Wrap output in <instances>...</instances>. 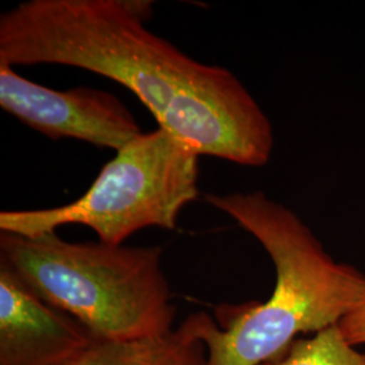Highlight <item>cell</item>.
<instances>
[{
    "label": "cell",
    "mask_w": 365,
    "mask_h": 365,
    "mask_svg": "<svg viewBox=\"0 0 365 365\" xmlns=\"http://www.w3.org/2000/svg\"><path fill=\"white\" fill-rule=\"evenodd\" d=\"M337 327L349 345L357 348L365 344V288L352 309L339 319Z\"/></svg>",
    "instance_id": "9c48e42d"
},
{
    "label": "cell",
    "mask_w": 365,
    "mask_h": 365,
    "mask_svg": "<svg viewBox=\"0 0 365 365\" xmlns=\"http://www.w3.org/2000/svg\"><path fill=\"white\" fill-rule=\"evenodd\" d=\"M95 337L0 265V365H71Z\"/></svg>",
    "instance_id": "8992f818"
},
{
    "label": "cell",
    "mask_w": 365,
    "mask_h": 365,
    "mask_svg": "<svg viewBox=\"0 0 365 365\" xmlns=\"http://www.w3.org/2000/svg\"><path fill=\"white\" fill-rule=\"evenodd\" d=\"M205 345L184 319L176 330L130 339H95L71 365H206Z\"/></svg>",
    "instance_id": "52a82bcc"
},
{
    "label": "cell",
    "mask_w": 365,
    "mask_h": 365,
    "mask_svg": "<svg viewBox=\"0 0 365 365\" xmlns=\"http://www.w3.org/2000/svg\"><path fill=\"white\" fill-rule=\"evenodd\" d=\"M262 365H365V352L342 339L336 325L309 339H295L286 352Z\"/></svg>",
    "instance_id": "ba28073f"
},
{
    "label": "cell",
    "mask_w": 365,
    "mask_h": 365,
    "mask_svg": "<svg viewBox=\"0 0 365 365\" xmlns=\"http://www.w3.org/2000/svg\"><path fill=\"white\" fill-rule=\"evenodd\" d=\"M232 217L272 259L276 283L265 302L220 306L221 327L205 312L185 318L207 353L206 365H262L302 333L336 327L365 288V274L337 262L291 209L262 191L205 196Z\"/></svg>",
    "instance_id": "7a4b0ae2"
},
{
    "label": "cell",
    "mask_w": 365,
    "mask_h": 365,
    "mask_svg": "<svg viewBox=\"0 0 365 365\" xmlns=\"http://www.w3.org/2000/svg\"><path fill=\"white\" fill-rule=\"evenodd\" d=\"M146 0H27L0 16V66L86 69L130 90L200 156L268 164L274 130L233 72L206 66L152 33Z\"/></svg>",
    "instance_id": "6da1fadb"
},
{
    "label": "cell",
    "mask_w": 365,
    "mask_h": 365,
    "mask_svg": "<svg viewBox=\"0 0 365 365\" xmlns=\"http://www.w3.org/2000/svg\"><path fill=\"white\" fill-rule=\"evenodd\" d=\"M199 157L163 128L143 133L118 150L91 187L58 207L0 212V232L24 237L84 225L103 242L120 247L145 227L173 230L182 210L199 195Z\"/></svg>",
    "instance_id": "277c9868"
},
{
    "label": "cell",
    "mask_w": 365,
    "mask_h": 365,
    "mask_svg": "<svg viewBox=\"0 0 365 365\" xmlns=\"http://www.w3.org/2000/svg\"><path fill=\"white\" fill-rule=\"evenodd\" d=\"M161 257L160 247L69 242L56 232L37 237L0 232V265L96 339L172 330L176 307Z\"/></svg>",
    "instance_id": "3957f363"
},
{
    "label": "cell",
    "mask_w": 365,
    "mask_h": 365,
    "mask_svg": "<svg viewBox=\"0 0 365 365\" xmlns=\"http://www.w3.org/2000/svg\"><path fill=\"white\" fill-rule=\"evenodd\" d=\"M0 107L29 128L52 138H75L120 150L143 134L137 119L110 92L78 87L53 90L0 66Z\"/></svg>",
    "instance_id": "5b68a950"
}]
</instances>
